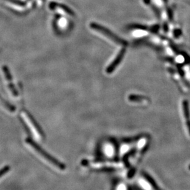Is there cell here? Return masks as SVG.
<instances>
[{
    "label": "cell",
    "mask_w": 190,
    "mask_h": 190,
    "mask_svg": "<svg viewBox=\"0 0 190 190\" xmlns=\"http://www.w3.org/2000/svg\"><path fill=\"white\" fill-rule=\"evenodd\" d=\"M26 143L39 156L40 158L44 159L46 162L49 163L51 166L60 170H64L65 169V165L63 163L51 156L30 138H27Z\"/></svg>",
    "instance_id": "6da1fadb"
},
{
    "label": "cell",
    "mask_w": 190,
    "mask_h": 190,
    "mask_svg": "<svg viewBox=\"0 0 190 190\" xmlns=\"http://www.w3.org/2000/svg\"><path fill=\"white\" fill-rule=\"evenodd\" d=\"M21 116L23 118V120L29 127L30 131L33 134L35 138L41 141L44 138V135L43 134L41 128L38 126L36 121L33 119L31 115L25 111H22L21 112Z\"/></svg>",
    "instance_id": "7a4b0ae2"
},
{
    "label": "cell",
    "mask_w": 190,
    "mask_h": 190,
    "mask_svg": "<svg viewBox=\"0 0 190 190\" xmlns=\"http://www.w3.org/2000/svg\"><path fill=\"white\" fill-rule=\"evenodd\" d=\"M90 27L91 29L95 30V31L100 32L110 39H111L112 41L115 42L116 43H118L121 45L123 46H127V42L126 41L124 40L121 39L120 37L116 35L113 33V32H111L110 30L107 29L106 28L96 23H91L90 24Z\"/></svg>",
    "instance_id": "3957f363"
},
{
    "label": "cell",
    "mask_w": 190,
    "mask_h": 190,
    "mask_svg": "<svg viewBox=\"0 0 190 190\" xmlns=\"http://www.w3.org/2000/svg\"><path fill=\"white\" fill-rule=\"evenodd\" d=\"M2 72L4 74V76L6 80V82L7 84V88L9 89V91L11 95L14 97H18V93L14 87V85L12 81V77L11 75V73L8 69V68L6 66H3L2 68Z\"/></svg>",
    "instance_id": "277c9868"
},
{
    "label": "cell",
    "mask_w": 190,
    "mask_h": 190,
    "mask_svg": "<svg viewBox=\"0 0 190 190\" xmlns=\"http://www.w3.org/2000/svg\"><path fill=\"white\" fill-rule=\"evenodd\" d=\"M125 53H126L125 48H123L121 50V51L119 52V53L118 54L117 56L115 58L114 61L106 68V73L111 74L115 70V69L117 67V66L120 64V63L121 62L122 59H123Z\"/></svg>",
    "instance_id": "5b68a950"
},
{
    "label": "cell",
    "mask_w": 190,
    "mask_h": 190,
    "mask_svg": "<svg viewBox=\"0 0 190 190\" xmlns=\"http://www.w3.org/2000/svg\"><path fill=\"white\" fill-rule=\"evenodd\" d=\"M183 113L184 116L186 118L187 121V125L190 134V111H189V107H188V101L185 100L183 102Z\"/></svg>",
    "instance_id": "8992f818"
},
{
    "label": "cell",
    "mask_w": 190,
    "mask_h": 190,
    "mask_svg": "<svg viewBox=\"0 0 190 190\" xmlns=\"http://www.w3.org/2000/svg\"><path fill=\"white\" fill-rule=\"evenodd\" d=\"M0 106L10 112H14L15 111V107L6 101L1 96H0Z\"/></svg>",
    "instance_id": "52a82bcc"
},
{
    "label": "cell",
    "mask_w": 190,
    "mask_h": 190,
    "mask_svg": "<svg viewBox=\"0 0 190 190\" xmlns=\"http://www.w3.org/2000/svg\"><path fill=\"white\" fill-rule=\"evenodd\" d=\"M129 99L131 101H137V102H140L142 101L143 100H145V97L143 96H136V95H130L129 97Z\"/></svg>",
    "instance_id": "ba28073f"
},
{
    "label": "cell",
    "mask_w": 190,
    "mask_h": 190,
    "mask_svg": "<svg viewBox=\"0 0 190 190\" xmlns=\"http://www.w3.org/2000/svg\"><path fill=\"white\" fill-rule=\"evenodd\" d=\"M10 170V167L8 165H6L3 167L1 169H0V178L4 175L7 172Z\"/></svg>",
    "instance_id": "9c48e42d"
}]
</instances>
